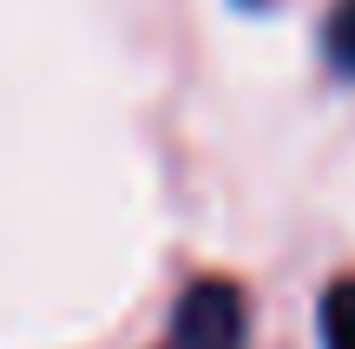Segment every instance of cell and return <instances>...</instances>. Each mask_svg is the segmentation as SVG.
Here are the masks:
<instances>
[{"label":"cell","mask_w":355,"mask_h":349,"mask_svg":"<svg viewBox=\"0 0 355 349\" xmlns=\"http://www.w3.org/2000/svg\"><path fill=\"white\" fill-rule=\"evenodd\" d=\"M250 343V303L230 277H198L178 297L171 330L158 349H243Z\"/></svg>","instance_id":"6da1fadb"},{"label":"cell","mask_w":355,"mask_h":349,"mask_svg":"<svg viewBox=\"0 0 355 349\" xmlns=\"http://www.w3.org/2000/svg\"><path fill=\"white\" fill-rule=\"evenodd\" d=\"M316 330H322V349H355V277H336L322 290Z\"/></svg>","instance_id":"7a4b0ae2"},{"label":"cell","mask_w":355,"mask_h":349,"mask_svg":"<svg viewBox=\"0 0 355 349\" xmlns=\"http://www.w3.org/2000/svg\"><path fill=\"white\" fill-rule=\"evenodd\" d=\"M329 60H336V73L355 79V0H343L329 13Z\"/></svg>","instance_id":"3957f363"}]
</instances>
